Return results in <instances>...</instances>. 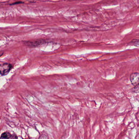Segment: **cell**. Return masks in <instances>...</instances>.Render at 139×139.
<instances>
[{
    "instance_id": "277c9868",
    "label": "cell",
    "mask_w": 139,
    "mask_h": 139,
    "mask_svg": "<svg viewBox=\"0 0 139 139\" xmlns=\"http://www.w3.org/2000/svg\"><path fill=\"white\" fill-rule=\"evenodd\" d=\"M39 139H49L48 136L45 134H43L41 135Z\"/></svg>"
},
{
    "instance_id": "8992f818",
    "label": "cell",
    "mask_w": 139,
    "mask_h": 139,
    "mask_svg": "<svg viewBox=\"0 0 139 139\" xmlns=\"http://www.w3.org/2000/svg\"><path fill=\"white\" fill-rule=\"evenodd\" d=\"M3 51H0V56H1L3 54Z\"/></svg>"
},
{
    "instance_id": "5b68a950",
    "label": "cell",
    "mask_w": 139,
    "mask_h": 139,
    "mask_svg": "<svg viewBox=\"0 0 139 139\" xmlns=\"http://www.w3.org/2000/svg\"><path fill=\"white\" fill-rule=\"evenodd\" d=\"M24 3V2H22V1H18V2H15L12 4H10V5H16V4H22V3Z\"/></svg>"
},
{
    "instance_id": "6da1fadb",
    "label": "cell",
    "mask_w": 139,
    "mask_h": 139,
    "mask_svg": "<svg viewBox=\"0 0 139 139\" xmlns=\"http://www.w3.org/2000/svg\"><path fill=\"white\" fill-rule=\"evenodd\" d=\"M12 68V64L9 63H4L0 64V74L2 76H6Z\"/></svg>"
},
{
    "instance_id": "7a4b0ae2",
    "label": "cell",
    "mask_w": 139,
    "mask_h": 139,
    "mask_svg": "<svg viewBox=\"0 0 139 139\" xmlns=\"http://www.w3.org/2000/svg\"><path fill=\"white\" fill-rule=\"evenodd\" d=\"M130 80L134 86L139 85V74L138 73H133L131 75Z\"/></svg>"
},
{
    "instance_id": "3957f363",
    "label": "cell",
    "mask_w": 139,
    "mask_h": 139,
    "mask_svg": "<svg viewBox=\"0 0 139 139\" xmlns=\"http://www.w3.org/2000/svg\"><path fill=\"white\" fill-rule=\"evenodd\" d=\"M12 137V135L9 132H5L2 133L1 137V139H10Z\"/></svg>"
}]
</instances>
